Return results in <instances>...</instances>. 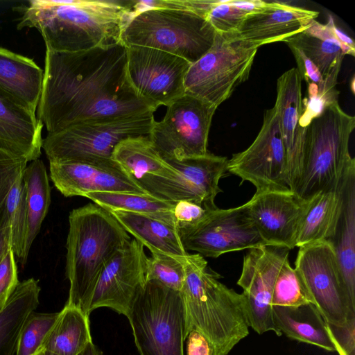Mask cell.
I'll list each match as a JSON object with an SVG mask.
<instances>
[{
	"mask_svg": "<svg viewBox=\"0 0 355 355\" xmlns=\"http://www.w3.org/2000/svg\"><path fill=\"white\" fill-rule=\"evenodd\" d=\"M342 182L338 187L320 191L306 200L298 226L295 247L329 242L332 239L341 211Z\"/></svg>",
	"mask_w": 355,
	"mask_h": 355,
	"instance_id": "obj_25",
	"label": "cell"
},
{
	"mask_svg": "<svg viewBox=\"0 0 355 355\" xmlns=\"http://www.w3.org/2000/svg\"><path fill=\"white\" fill-rule=\"evenodd\" d=\"M28 162L15 157L0 149V230L9 225L6 214V201L9 192Z\"/></svg>",
	"mask_w": 355,
	"mask_h": 355,
	"instance_id": "obj_39",
	"label": "cell"
},
{
	"mask_svg": "<svg viewBox=\"0 0 355 355\" xmlns=\"http://www.w3.org/2000/svg\"><path fill=\"white\" fill-rule=\"evenodd\" d=\"M289 249L263 245L249 249L243 257L237 282L243 292L249 327L259 334L272 331L279 336L272 320V296L277 276L288 260Z\"/></svg>",
	"mask_w": 355,
	"mask_h": 355,
	"instance_id": "obj_16",
	"label": "cell"
},
{
	"mask_svg": "<svg viewBox=\"0 0 355 355\" xmlns=\"http://www.w3.org/2000/svg\"><path fill=\"white\" fill-rule=\"evenodd\" d=\"M131 239L110 211L95 203L70 212L66 244V277L69 282L67 304L88 315L102 271Z\"/></svg>",
	"mask_w": 355,
	"mask_h": 355,
	"instance_id": "obj_4",
	"label": "cell"
},
{
	"mask_svg": "<svg viewBox=\"0 0 355 355\" xmlns=\"http://www.w3.org/2000/svg\"><path fill=\"white\" fill-rule=\"evenodd\" d=\"M257 49L234 34L216 32L211 47L186 73L185 94L218 107L248 80Z\"/></svg>",
	"mask_w": 355,
	"mask_h": 355,
	"instance_id": "obj_9",
	"label": "cell"
},
{
	"mask_svg": "<svg viewBox=\"0 0 355 355\" xmlns=\"http://www.w3.org/2000/svg\"><path fill=\"white\" fill-rule=\"evenodd\" d=\"M216 31L202 16L187 9L148 8L132 14L121 42L163 51L193 64L211 47Z\"/></svg>",
	"mask_w": 355,
	"mask_h": 355,
	"instance_id": "obj_6",
	"label": "cell"
},
{
	"mask_svg": "<svg viewBox=\"0 0 355 355\" xmlns=\"http://www.w3.org/2000/svg\"><path fill=\"white\" fill-rule=\"evenodd\" d=\"M355 118L345 112L338 101L327 105L305 127L304 164L295 193L306 200L315 194L340 186L355 162L349 151Z\"/></svg>",
	"mask_w": 355,
	"mask_h": 355,
	"instance_id": "obj_5",
	"label": "cell"
},
{
	"mask_svg": "<svg viewBox=\"0 0 355 355\" xmlns=\"http://www.w3.org/2000/svg\"><path fill=\"white\" fill-rule=\"evenodd\" d=\"M11 247V233L10 226L0 230V263Z\"/></svg>",
	"mask_w": 355,
	"mask_h": 355,
	"instance_id": "obj_44",
	"label": "cell"
},
{
	"mask_svg": "<svg viewBox=\"0 0 355 355\" xmlns=\"http://www.w3.org/2000/svg\"><path fill=\"white\" fill-rule=\"evenodd\" d=\"M59 312L33 311L26 320L17 342L15 355H34L58 318Z\"/></svg>",
	"mask_w": 355,
	"mask_h": 355,
	"instance_id": "obj_38",
	"label": "cell"
},
{
	"mask_svg": "<svg viewBox=\"0 0 355 355\" xmlns=\"http://www.w3.org/2000/svg\"><path fill=\"white\" fill-rule=\"evenodd\" d=\"M22 176L28 215L26 254L28 256L30 248L49 211L51 187L46 167L40 159L31 162L24 170Z\"/></svg>",
	"mask_w": 355,
	"mask_h": 355,
	"instance_id": "obj_32",
	"label": "cell"
},
{
	"mask_svg": "<svg viewBox=\"0 0 355 355\" xmlns=\"http://www.w3.org/2000/svg\"><path fill=\"white\" fill-rule=\"evenodd\" d=\"M184 271L180 292L184 340L191 330H196L207 340L211 355H227L249 334L243 294L220 282L221 277L198 253L185 257Z\"/></svg>",
	"mask_w": 355,
	"mask_h": 355,
	"instance_id": "obj_3",
	"label": "cell"
},
{
	"mask_svg": "<svg viewBox=\"0 0 355 355\" xmlns=\"http://www.w3.org/2000/svg\"><path fill=\"white\" fill-rule=\"evenodd\" d=\"M50 178L65 197L94 192L146 193L112 158L49 162Z\"/></svg>",
	"mask_w": 355,
	"mask_h": 355,
	"instance_id": "obj_18",
	"label": "cell"
},
{
	"mask_svg": "<svg viewBox=\"0 0 355 355\" xmlns=\"http://www.w3.org/2000/svg\"><path fill=\"white\" fill-rule=\"evenodd\" d=\"M91 341L89 315L65 304L40 350L55 355H78Z\"/></svg>",
	"mask_w": 355,
	"mask_h": 355,
	"instance_id": "obj_31",
	"label": "cell"
},
{
	"mask_svg": "<svg viewBox=\"0 0 355 355\" xmlns=\"http://www.w3.org/2000/svg\"><path fill=\"white\" fill-rule=\"evenodd\" d=\"M40 293L38 280L26 279L0 310V355H15L21 328L40 304Z\"/></svg>",
	"mask_w": 355,
	"mask_h": 355,
	"instance_id": "obj_30",
	"label": "cell"
},
{
	"mask_svg": "<svg viewBox=\"0 0 355 355\" xmlns=\"http://www.w3.org/2000/svg\"><path fill=\"white\" fill-rule=\"evenodd\" d=\"M217 107L184 94L168 106L164 118L155 121L149 139L164 159H182L206 155L208 136Z\"/></svg>",
	"mask_w": 355,
	"mask_h": 355,
	"instance_id": "obj_10",
	"label": "cell"
},
{
	"mask_svg": "<svg viewBox=\"0 0 355 355\" xmlns=\"http://www.w3.org/2000/svg\"><path fill=\"white\" fill-rule=\"evenodd\" d=\"M43 126L35 112L0 92V149L28 162L39 159Z\"/></svg>",
	"mask_w": 355,
	"mask_h": 355,
	"instance_id": "obj_22",
	"label": "cell"
},
{
	"mask_svg": "<svg viewBox=\"0 0 355 355\" xmlns=\"http://www.w3.org/2000/svg\"><path fill=\"white\" fill-rule=\"evenodd\" d=\"M34 355H55V354H53L49 352H47L46 350L40 349Z\"/></svg>",
	"mask_w": 355,
	"mask_h": 355,
	"instance_id": "obj_46",
	"label": "cell"
},
{
	"mask_svg": "<svg viewBox=\"0 0 355 355\" xmlns=\"http://www.w3.org/2000/svg\"><path fill=\"white\" fill-rule=\"evenodd\" d=\"M352 90L353 92V93H354V79L353 78L352 79Z\"/></svg>",
	"mask_w": 355,
	"mask_h": 355,
	"instance_id": "obj_47",
	"label": "cell"
},
{
	"mask_svg": "<svg viewBox=\"0 0 355 355\" xmlns=\"http://www.w3.org/2000/svg\"><path fill=\"white\" fill-rule=\"evenodd\" d=\"M302 79L296 68L284 73L277 82L275 104L287 159V183L295 192L302 176L304 164L305 127L300 123L303 113Z\"/></svg>",
	"mask_w": 355,
	"mask_h": 355,
	"instance_id": "obj_20",
	"label": "cell"
},
{
	"mask_svg": "<svg viewBox=\"0 0 355 355\" xmlns=\"http://www.w3.org/2000/svg\"><path fill=\"white\" fill-rule=\"evenodd\" d=\"M327 323L329 334L339 355H355V317L340 325Z\"/></svg>",
	"mask_w": 355,
	"mask_h": 355,
	"instance_id": "obj_40",
	"label": "cell"
},
{
	"mask_svg": "<svg viewBox=\"0 0 355 355\" xmlns=\"http://www.w3.org/2000/svg\"><path fill=\"white\" fill-rule=\"evenodd\" d=\"M295 269L326 322L340 325L355 317L349 306L340 265L329 242L300 247Z\"/></svg>",
	"mask_w": 355,
	"mask_h": 355,
	"instance_id": "obj_11",
	"label": "cell"
},
{
	"mask_svg": "<svg viewBox=\"0 0 355 355\" xmlns=\"http://www.w3.org/2000/svg\"><path fill=\"white\" fill-rule=\"evenodd\" d=\"M185 257L151 252L146 260V282L155 281L170 289L181 292L185 277Z\"/></svg>",
	"mask_w": 355,
	"mask_h": 355,
	"instance_id": "obj_37",
	"label": "cell"
},
{
	"mask_svg": "<svg viewBox=\"0 0 355 355\" xmlns=\"http://www.w3.org/2000/svg\"><path fill=\"white\" fill-rule=\"evenodd\" d=\"M44 71L31 58L0 47V92L36 112Z\"/></svg>",
	"mask_w": 355,
	"mask_h": 355,
	"instance_id": "obj_26",
	"label": "cell"
},
{
	"mask_svg": "<svg viewBox=\"0 0 355 355\" xmlns=\"http://www.w3.org/2000/svg\"><path fill=\"white\" fill-rule=\"evenodd\" d=\"M17 29L36 28L46 51L78 52L121 42L130 1L31 0L19 7Z\"/></svg>",
	"mask_w": 355,
	"mask_h": 355,
	"instance_id": "obj_2",
	"label": "cell"
},
{
	"mask_svg": "<svg viewBox=\"0 0 355 355\" xmlns=\"http://www.w3.org/2000/svg\"><path fill=\"white\" fill-rule=\"evenodd\" d=\"M306 200L288 191H256L244 204L246 212L268 245L295 248L299 223Z\"/></svg>",
	"mask_w": 355,
	"mask_h": 355,
	"instance_id": "obj_19",
	"label": "cell"
},
{
	"mask_svg": "<svg viewBox=\"0 0 355 355\" xmlns=\"http://www.w3.org/2000/svg\"><path fill=\"white\" fill-rule=\"evenodd\" d=\"M78 355H103L102 352L93 343L89 342Z\"/></svg>",
	"mask_w": 355,
	"mask_h": 355,
	"instance_id": "obj_45",
	"label": "cell"
},
{
	"mask_svg": "<svg viewBox=\"0 0 355 355\" xmlns=\"http://www.w3.org/2000/svg\"><path fill=\"white\" fill-rule=\"evenodd\" d=\"M210 210L211 209L191 200L175 202L173 217L178 231L193 227L202 220Z\"/></svg>",
	"mask_w": 355,
	"mask_h": 355,
	"instance_id": "obj_41",
	"label": "cell"
},
{
	"mask_svg": "<svg viewBox=\"0 0 355 355\" xmlns=\"http://www.w3.org/2000/svg\"><path fill=\"white\" fill-rule=\"evenodd\" d=\"M275 327L279 334L300 342L336 351L327 323L312 304L299 306H272Z\"/></svg>",
	"mask_w": 355,
	"mask_h": 355,
	"instance_id": "obj_27",
	"label": "cell"
},
{
	"mask_svg": "<svg viewBox=\"0 0 355 355\" xmlns=\"http://www.w3.org/2000/svg\"><path fill=\"white\" fill-rule=\"evenodd\" d=\"M319 12L283 2H268L260 11L248 15L235 37L256 47L286 39L304 31Z\"/></svg>",
	"mask_w": 355,
	"mask_h": 355,
	"instance_id": "obj_21",
	"label": "cell"
},
{
	"mask_svg": "<svg viewBox=\"0 0 355 355\" xmlns=\"http://www.w3.org/2000/svg\"><path fill=\"white\" fill-rule=\"evenodd\" d=\"M184 249L217 258L234 251L268 245L249 218L244 205L210 210L192 227L178 230Z\"/></svg>",
	"mask_w": 355,
	"mask_h": 355,
	"instance_id": "obj_15",
	"label": "cell"
},
{
	"mask_svg": "<svg viewBox=\"0 0 355 355\" xmlns=\"http://www.w3.org/2000/svg\"><path fill=\"white\" fill-rule=\"evenodd\" d=\"M227 171L242 182H251L256 191L290 190L286 153L275 106L266 111L261 128L252 144L228 159Z\"/></svg>",
	"mask_w": 355,
	"mask_h": 355,
	"instance_id": "obj_14",
	"label": "cell"
},
{
	"mask_svg": "<svg viewBox=\"0 0 355 355\" xmlns=\"http://www.w3.org/2000/svg\"><path fill=\"white\" fill-rule=\"evenodd\" d=\"M268 1L261 0H207L204 14L216 33L235 34L245 17L261 10Z\"/></svg>",
	"mask_w": 355,
	"mask_h": 355,
	"instance_id": "obj_34",
	"label": "cell"
},
{
	"mask_svg": "<svg viewBox=\"0 0 355 355\" xmlns=\"http://www.w3.org/2000/svg\"><path fill=\"white\" fill-rule=\"evenodd\" d=\"M147 255L135 239L120 250L102 271L92 294L87 313L108 307L126 317L146 284Z\"/></svg>",
	"mask_w": 355,
	"mask_h": 355,
	"instance_id": "obj_17",
	"label": "cell"
},
{
	"mask_svg": "<svg viewBox=\"0 0 355 355\" xmlns=\"http://www.w3.org/2000/svg\"><path fill=\"white\" fill-rule=\"evenodd\" d=\"M313 304V299L297 271L291 267L289 259L281 267L277 276L271 304L277 306H299Z\"/></svg>",
	"mask_w": 355,
	"mask_h": 355,
	"instance_id": "obj_36",
	"label": "cell"
},
{
	"mask_svg": "<svg viewBox=\"0 0 355 355\" xmlns=\"http://www.w3.org/2000/svg\"><path fill=\"white\" fill-rule=\"evenodd\" d=\"M164 159L179 173L178 176L141 178L137 183L146 193L171 202L191 200L211 209L217 207L214 200L222 192L218 183L227 171V157L207 153L182 159Z\"/></svg>",
	"mask_w": 355,
	"mask_h": 355,
	"instance_id": "obj_12",
	"label": "cell"
},
{
	"mask_svg": "<svg viewBox=\"0 0 355 355\" xmlns=\"http://www.w3.org/2000/svg\"><path fill=\"white\" fill-rule=\"evenodd\" d=\"M19 284L15 254L10 248L0 263V310L5 306Z\"/></svg>",
	"mask_w": 355,
	"mask_h": 355,
	"instance_id": "obj_42",
	"label": "cell"
},
{
	"mask_svg": "<svg viewBox=\"0 0 355 355\" xmlns=\"http://www.w3.org/2000/svg\"><path fill=\"white\" fill-rule=\"evenodd\" d=\"M83 197L107 211L118 210L143 214L176 227L173 217L175 202L163 200L148 193L94 192L86 193Z\"/></svg>",
	"mask_w": 355,
	"mask_h": 355,
	"instance_id": "obj_33",
	"label": "cell"
},
{
	"mask_svg": "<svg viewBox=\"0 0 355 355\" xmlns=\"http://www.w3.org/2000/svg\"><path fill=\"white\" fill-rule=\"evenodd\" d=\"M342 207L332 239L351 310L355 312V162L347 170L342 182Z\"/></svg>",
	"mask_w": 355,
	"mask_h": 355,
	"instance_id": "obj_24",
	"label": "cell"
},
{
	"mask_svg": "<svg viewBox=\"0 0 355 355\" xmlns=\"http://www.w3.org/2000/svg\"><path fill=\"white\" fill-rule=\"evenodd\" d=\"M185 59L158 49L127 46V75L137 96L155 111L185 94Z\"/></svg>",
	"mask_w": 355,
	"mask_h": 355,
	"instance_id": "obj_13",
	"label": "cell"
},
{
	"mask_svg": "<svg viewBox=\"0 0 355 355\" xmlns=\"http://www.w3.org/2000/svg\"><path fill=\"white\" fill-rule=\"evenodd\" d=\"M186 339L187 355H211L207 340L198 331L191 330Z\"/></svg>",
	"mask_w": 355,
	"mask_h": 355,
	"instance_id": "obj_43",
	"label": "cell"
},
{
	"mask_svg": "<svg viewBox=\"0 0 355 355\" xmlns=\"http://www.w3.org/2000/svg\"><path fill=\"white\" fill-rule=\"evenodd\" d=\"M112 158L137 182L145 177L171 179L179 175L156 151L149 136L123 139L115 146Z\"/></svg>",
	"mask_w": 355,
	"mask_h": 355,
	"instance_id": "obj_29",
	"label": "cell"
},
{
	"mask_svg": "<svg viewBox=\"0 0 355 355\" xmlns=\"http://www.w3.org/2000/svg\"><path fill=\"white\" fill-rule=\"evenodd\" d=\"M122 42L78 52L46 51L37 117L48 133L80 122L155 112L133 90Z\"/></svg>",
	"mask_w": 355,
	"mask_h": 355,
	"instance_id": "obj_1",
	"label": "cell"
},
{
	"mask_svg": "<svg viewBox=\"0 0 355 355\" xmlns=\"http://www.w3.org/2000/svg\"><path fill=\"white\" fill-rule=\"evenodd\" d=\"M330 17L325 24L314 20L304 31L284 40L299 48L319 70L327 93L338 100V76L345 53L331 31Z\"/></svg>",
	"mask_w": 355,
	"mask_h": 355,
	"instance_id": "obj_23",
	"label": "cell"
},
{
	"mask_svg": "<svg viewBox=\"0 0 355 355\" xmlns=\"http://www.w3.org/2000/svg\"><path fill=\"white\" fill-rule=\"evenodd\" d=\"M154 112L89 121L47 133L42 148L49 162L112 159L115 146L130 137L149 136Z\"/></svg>",
	"mask_w": 355,
	"mask_h": 355,
	"instance_id": "obj_8",
	"label": "cell"
},
{
	"mask_svg": "<svg viewBox=\"0 0 355 355\" xmlns=\"http://www.w3.org/2000/svg\"><path fill=\"white\" fill-rule=\"evenodd\" d=\"M108 211L128 234L146 247L150 253L159 252L180 257L189 254L182 243L175 227L143 214L118 210Z\"/></svg>",
	"mask_w": 355,
	"mask_h": 355,
	"instance_id": "obj_28",
	"label": "cell"
},
{
	"mask_svg": "<svg viewBox=\"0 0 355 355\" xmlns=\"http://www.w3.org/2000/svg\"><path fill=\"white\" fill-rule=\"evenodd\" d=\"M127 318L140 355H184L180 292L155 281L146 282Z\"/></svg>",
	"mask_w": 355,
	"mask_h": 355,
	"instance_id": "obj_7",
	"label": "cell"
},
{
	"mask_svg": "<svg viewBox=\"0 0 355 355\" xmlns=\"http://www.w3.org/2000/svg\"><path fill=\"white\" fill-rule=\"evenodd\" d=\"M22 174L23 173L18 176L8 196L6 214L10 227L12 249L24 266L28 259L26 254L28 215Z\"/></svg>",
	"mask_w": 355,
	"mask_h": 355,
	"instance_id": "obj_35",
	"label": "cell"
}]
</instances>
